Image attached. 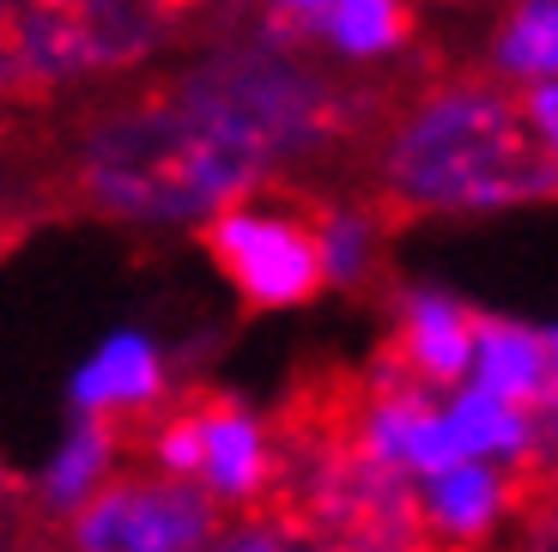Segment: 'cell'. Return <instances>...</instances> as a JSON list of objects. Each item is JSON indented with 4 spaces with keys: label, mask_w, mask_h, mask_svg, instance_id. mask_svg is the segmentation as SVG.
<instances>
[{
    "label": "cell",
    "mask_w": 558,
    "mask_h": 552,
    "mask_svg": "<svg viewBox=\"0 0 558 552\" xmlns=\"http://www.w3.org/2000/svg\"><path fill=\"white\" fill-rule=\"evenodd\" d=\"M80 189L98 213L122 225H201L225 201L255 194V177L243 158L213 146L189 116L153 97V104H116L80 140Z\"/></svg>",
    "instance_id": "3957f363"
},
{
    "label": "cell",
    "mask_w": 558,
    "mask_h": 552,
    "mask_svg": "<svg viewBox=\"0 0 558 552\" xmlns=\"http://www.w3.org/2000/svg\"><path fill=\"white\" fill-rule=\"evenodd\" d=\"M201 419V468L195 485L213 504H255L274 485V431L243 400H213L195 407Z\"/></svg>",
    "instance_id": "30bf717a"
},
{
    "label": "cell",
    "mask_w": 558,
    "mask_h": 552,
    "mask_svg": "<svg viewBox=\"0 0 558 552\" xmlns=\"http://www.w3.org/2000/svg\"><path fill=\"white\" fill-rule=\"evenodd\" d=\"M116 473V431L104 419H80L56 437V449L43 456V473H37V497L49 504L56 516H73L85 497L98 492L104 480Z\"/></svg>",
    "instance_id": "2e32d148"
},
{
    "label": "cell",
    "mask_w": 558,
    "mask_h": 552,
    "mask_svg": "<svg viewBox=\"0 0 558 552\" xmlns=\"http://www.w3.org/2000/svg\"><path fill=\"white\" fill-rule=\"evenodd\" d=\"M73 523V552H207L219 528V504L195 480H104Z\"/></svg>",
    "instance_id": "8992f818"
},
{
    "label": "cell",
    "mask_w": 558,
    "mask_h": 552,
    "mask_svg": "<svg viewBox=\"0 0 558 552\" xmlns=\"http://www.w3.org/2000/svg\"><path fill=\"white\" fill-rule=\"evenodd\" d=\"M170 104L213 146L243 158L262 182L286 165L316 158L340 134V122H347L340 92L328 85V73L279 37L207 49L201 61L182 68Z\"/></svg>",
    "instance_id": "7a4b0ae2"
},
{
    "label": "cell",
    "mask_w": 558,
    "mask_h": 552,
    "mask_svg": "<svg viewBox=\"0 0 558 552\" xmlns=\"http://www.w3.org/2000/svg\"><path fill=\"white\" fill-rule=\"evenodd\" d=\"M201 243H207L213 267L225 274V286L238 291L250 310L279 316V310H304L310 298L328 291L310 219L298 207H286V201H262V189L207 213Z\"/></svg>",
    "instance_id": "5b68a950"
},
{
    "label": "cell",
    "mask_w": 558,
    "mask_h": 552,
    "mask_svg": "<svg viewBox=\"0 0 558 552\" xmlns=\"http://www.w3.org/2000/svg\"><path fill=\"white\" fill-rule=\"evenodd\" d=\"M225 552H286V540H279V528L250 523V528H238V535H231V547H225Z\"/></svg>",
    "instance_id": "44dd1931"
},
{
    "label": "cell",
    "mask_w": 558,
    "mask_h": 552,
    "mask_svg": "<svg viewBox=\"0 0 558 552\" xmlns=\"http://www.w3.org/2000/svg\"><path fill=\"white\" fill-rule=\"evenodd\" d=\"M413 37V13L407 0H328V13H316L298 43H316L335 68H383L395 61Z\"/></svg>",
    "instance_id": "5bb4252c"
},
{
    "label": "cell",
    "mask_w": 558,
    "mask_h": 552,
    "mask_svg": "<svg viewBox=\"0 0 558 552\" xmlns=\"http://www.w3.org/2000/svg\"><path fill=\"white\" fill-rule=\"evenodd\" d=\"M468 383L492 388V395L534 407L553 419L558 395V340L546 322L529 316H498V310H474V352H468Z\"/></svg>",
    "instance_id": "ba28073f"
},
{
    "label": "cell",
    "mask_w": 558,
    "mask_h": 552,
    "mask_svg": "<svg viewBox=\"0 0 558 552\" xmlns=\"http://www.w3.org/2000/svg\"><path fill=\"white\" fill-rule=\"evenodd\" d=\"M377 177L395 207L432 219H504L546 207L558 153L522 128L517 97L492 80H449L413 97L383 134Z\"/></svg>",
    "instance_id": "6da1fadb"
},
{
    "label": "cell",
    "mask_w": 558,
    "mask_h": 552,
    "mask_svg": "<svg viewBox=\"0 0 558 552\" xmlns=\"http://www.w3.org/2000/svg\"><path fill=\"white\" fill-rule=\"evenodd\" d=\"M262 7H267V37L279 43H298L310 19L328 13V0H262Z\"/></svg>",
    "instance_id": "ffe728a7"
},
{
    "label": "cell",
    "mask_w": 558,
    "mask_h": 552,
    "mask_svg": "<svg viewBox=\"0 0 558 552\" xmlns=\"http://www.w3.org/2000/svg\"><path fill=\"white\" fill-rule=\"evenodd\" d=\"M437 407H444V431H449V443H456V456L486 461V468L517 473L541 456V443H546V413L517 407V400L492 395V388H480V383L444 388Z\"/></svg>",
    "instance_id": "8fae6325"
},
{
    "label": "cell",
    "mask_w": 558,
    "mask_h": 552,
    "mask_svg": "<svg viewBox=\"0 0 558 552\" xmlns=\"http://www.w3.org/2000/svg\"><path fill=\"white\" fill-rule=\"evenodd\" d=\"M153 468L170 473V480H195V468H201V419H195V407H189V413H170L165 425L153 431Z\"/></svg>",
    "instance_id": "ac0fdd59"
},
{
    "label": "cell",
    "mask_w": 558,
    "mask_h": 552,
    "mask_svg": "<svg viewBox=\"0 0 558 552\" xmlns=\"http://www.w3.org/2000/svg\"><path fill=\"white\" fill-rule=\"evenodd\" d=\"M517 116H522V128H529L541 146H553L558 153V80H529V85H517Z\"/></svg>",
    "instance_id": "d6986e66"
},
{
    "label": "cell",
    "mask_w": 558,
    "mask_h": 552,
    "mask_svg": "<svg viewBox=\"0 0 558 552\" xmlns=\"http://www.w3.org/2000/svg\"><path fill=\"white\" fill-rule=\"evenodd\" d=\"M418 485V516L437 540L449 547H480L486 535H498V523L510 516L517 492H510V473L504 468H486V461H444L437 473H425Z\"/></svg>",
    "instance_id": "4fadbf2b"
},
{
    "label": "cell",
    "mask_w": 558,
    "mask_h": 552,
    "mask_svg": "<svg viewBox=\"0 0 558 552\" xmlns=\"http://www.w3.org/2000/svg\"><path fill=\"white\" fill-rule=\"evenodd\" d=\"M486 80L517 92L529 80H558V0H510L486 43Z\"/></svg>",
    "instance_id": "9a60e30c"
},
{
    "label": "cell",
    "mask_w": 558,
    "mask_h": 552,
    "mask_svg": "<svg viewBox=\"0 0 558 552\" xmlns=\"http://www.w3.org/2000/svg\"><path fill=\"white\" fill-rule=\"evenodd\" d=\"M359 449L364 461L389 480H425L444 461H456V443L444 431L437 388H377L359 419Z\"/></svg>",
    "instance_id": "9c48e42d"
},
{
    "label": "cell",
    "mask_w": 558,
    "mask_h": 552,
    "mask_svg": "<svg viewBox=\"0 0 558 552\" xmlns=\"http://www.w3.org/2000/svg\"><path fill=\"white\" fill-rule=\"evenodd\" d=\"M165 388H170V359L158 334L128 322V328H110L104 340H92V352L68 371V407L80 419L116 425V419L153 413Z\"/></svg>",
    "instance_id": "52a82bcc"
},
{
    "label": "cell",
    "mask_w": 558,
    "mask_h": 552,
    "mask_svg": "<svg viewBox=\"0 0 558 552\" xmlns=\"http://www.w3.org/2000/svg\"><path fill=\"white\" fill-rule=\"evenodd\" d=\"M310 237H316V262H322V286H364L377 274L383 255V225L371 207H328L310 219Z\"/></svg>",
    "instance_id": "e0dca14e"
},
{
    "label": "cell",
    "mask_w": 558,
    "mask_h": 552,
    "mask_svg": "<svg viewBox=\"0 0 558 552\" xmlns=\"http://www.w3.org/2000/svg\"><path fill=\"white\" fill-rule=\"evenodd\" d=\"M158 0H0V97L61 92L153 56Z\"/></svg>",
    "instance_id": "277c9868"
},
{
    "label": "cell",
    "mask_w": 558,
    "mask_h": 552,
    "mask_svg": "<svg viewBox=\"0 0 558 552\" xmlns=\"http://www.w3.org/2000/svg\"><path fill=\"white\" fill-rule=\"evenodd\" d=\"M395 340L401 364L418 388H456L468 383V352H474V304H461L444 286H413L395 310Z\"/></svg>",
    "instance_id": "7c38bea8"
}]
</instances>
